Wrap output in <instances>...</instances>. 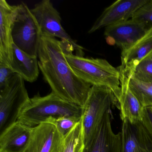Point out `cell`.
<instances>
[{
  "label": "cell",
  "mask_w": 152,
  "mask_h": 152,
  "mask_svg": "<svg viewBox=\"0 0 152 152\" xmlns=\"http://www.w3.org/2000/svg\"><path fill=\"white\" fill-rule=\"evenodd\" d=\"M38 58L40 71L51 91L83 107L92 86L72 70L65 57L61 41L42 35Z\"/></svg>",
  "instance_id": "1"
},
{
  "label": "cell",
  "mask_w": 152,
  "mask_h": 152,
  "mask_svg": "<svg viewBox=\"0 0 152 152\" xmlns=\"http://www.w3.org/2000/svg\"><path fill=\"white\" fill-rule=\"evenodd\" d=\"M62 42L66 59L75 73L91 86L108 87L112 90L117 100L121 93L119 69L103 58H84L73 54V48L70 43Z\"/></svg>",
  "instance_id": "2"
},
{
  "label": "cell",
  "mask_w": 152,
  "mask_h": 152,
  "mask_svg": "<svg viewBox=\"0 0 152 152\" xmlns=\"http://www.w3.org/2000/svg\"><path fill=\"white\" fill-rule=\"evenodd\" d=\"M83 107L63 99L51 91L42 96L39 93L30 99L18 121L31 127L46 122L50 117L62 116L81 119Z\"/></svg>",
  "instance_id": "3"
},
{
  "label": "cell",
  "mask_w": 152,
  "mask_h": 152,
  "mask_svg": "<svg viewBox=\"0 0 152 152\" xmlns=\"http://www.w3.org/2000/svg\"><path fill=\"white\" fill-rule=\"evenodd\" d=\"M112 105L120 109L119 102L111 89L104 86H91L81 117L85 146L94 137L105 113L111 111Z\"/></svg>",
  "instance_id": "4"
},
{
  "label": "cell",
  "mask_w": 152,
  "mask_h": 152,
  "mask_svg": "<svg viewBox=\"0 0 152 152\" xmlns=\"http://www.w3.org/2000/svg\"><path fill=\"white\" fill-rule=\"evenodd\" d=\"M24 80L16 74L0 90V135L17 121L30 99Z\"/></svg>",
  "instance_id": "5"
},
{
  "label": "cell",
  "mask_w": 152,
  "mask_h": 152,
  "mask_svg": "<svg viewBox=\"0 0 152 152\" xmlns=\"http://www.w3.org/2000/svg\"><path fill=\"white\" fill-rule=\"evenodd\" d=\"M18 12L12 30L13 42L19 49L38 57L42 37L39 26L25 3L18 5Z\"/></svg>",
  "instance_id": "6"
},
{
  "label": "cell",
  "mask_w": 152,
  "mask_h": 152,
  "mask_svg": "<svg viewBox=\"0 0 152 152\" xmlns=\"http://www.w3.org/2000/svg\"><path fill=\"white\" fill-rule=\"evenodd\" d=\"M31 12L37 20L42 35L58 38L70 43L75 55L83 57L84 48L73 39L62 26L60 14L50 0H43L34 5Z\"/></svg>",
  "instance_id": "7"
},
{
  "label": "cell",
  "mask_w": 152,
  "mask_h": 152,
  "mask_svg": "<svg viewBox=\"0 0 152 152\" xmlns=\"http://www.w3.org/2000/svg\"><path fill=\"white\" fill-rule=\"evenodd\" d=\"M149 30L145 24L131 18L106 27L104 35L107 44L116 45L122 51L133 46Z\"/></svg>",
  "instance_id": "8"
},
{
  "label": "cell",
  "mask_w": 152,
  "mask_h": 152,
  "mask_svg": "<svg viewBox=\"0 0 152 152\" xmlns=\"http://www.w3.org/2000/svg\"><path fill=\"white\" fill-rule=\"evenodd\" d=\"M148 0H118L107 7L91 27L93 33L102 28L125 22L132 18L135 12Z\"/></svg>",
  "instance_id": "9"
},
{
  "label": "cell",
  "mask_w": 152,
  "mask_h": 152,
  "mask_svg": "<svg viewBox=\"0 0 152 152\" xmlns=\"http://www.w3.org/2000/svg\"><path fill=\"white\" fill-rule=\"evenodd\" d=\"M121 152H152V137L142 121L122 120Z\"/></svg>",
  "instance_id": "10"
},
{
  "label": "cell",
  "mask_w": 152,
  "mask_h": 152,
  "mask_svg": "<svg viewBox=\"0 0 152 152\" xmlns=\"http://www.w3.org/2000/svg\"><path fill=\"white\" fill-rule=\"evenodd\" d=\"M18 5L0 1V61L10 65L13 56L12 30L18 12Z\"/></svg>",
  "instance_id": "11"
},
{
  "label": "cell",
  "mask_w": 152,
  "mask_h": 152,
  "mask_svg": "<svg viewBox=\"0 0 152 152\" xmlns=\"http://www.w3.org/2000/svg\"><path fill=\"white\" fill-rule=\"evenodd\" d=\"M110 115L111 111L105 113L95 136L83 152H121V133L113 131Z\"/></svg>",
  "instance_id": "12"
},
{
  "label": "cell",
  "mask_w": 152,
  "mask_h": 152,
  "mask_svg": "<svg viewBox=\"0 0 152 152\" xmlns=\"http://www.w3.org/2000/svg\"><path fill=\"white\" fill-rule=\"evenodd\" d=\"M63 137L54 124H41L33 128L31 138L23 152H55Z\"/></svg>",
  "instance_id": "13"
},
{
  "label": "cell",
  "mask_w": 152,
  "mask_h": 152,
  "mask_svg": "<svg viewBox=\"0 0 152 152\" xmlns=\"http://www.w3.org/2000/svg\"><path fill=\"white\" fill-rule=\"evenodd\" d=\"M120 73L121 93L118 102L121 119L122 121L127 119L132 123L142 121L145 107L130 89L129 82L131 77L123 72Z\"/></svg>",
  "instance_id": "14"
},
{
  "label": "cell",
  "mask_w": 152,
  "mask_h": 152,
  "mask_svg": "<svg viewBox=\"0 0 152 152\" xmlns=\"http://www.w3.org/2000/svg\"><path fill=\"white\" fill-rule=\"evenodd\" d=\"M152 51V29L138 41L126 50L122 51L120 72L132 77L140 62Z\"/></svg>",
  "instance_id": "15"
},
{
  "label": "cell",
  "mask_w": 152,
  "mask_h": 152,
  "mask_svg": "<svg viewBox=\"0 0 152 152\" xmlns=\"http://www.w3.org/2000/svg\"><path fill=\"white\" fill-rule=\"evenodd\" d=\"M32 130V127L16 122L0 135V152H23Z\"/></svg>",
  "instance_id": "16"
},
{
  "label": "cell",
  "mask_w": 152,
  "mask_h": 152,
  "mask_svg": "<svg viewBox=\"0 0 152 152\" xmlns=\"http://www.w3.org/2000/svg\"><path fill=\"white\" fill-rule=\"evenodd\" d=\"M38 58L28 55L13 44L10 66L16 74L31 83L37 80L39 73Z\"/></svg>",
  "instance_id": "17"
},
{
  "label": "cell",
  "mask_w": 152,
  "mask_h": 152,
  "mask_svg": "<svg viewBox=\"0 0 152 152\" xmlns=\"http://www.w3.org/2000/svg\"><path fill=\"white\" fill-rule=\"evenodd\" d=\"M85 147L84 133L82 120L63 137L55 152H83Z\"/></svg>",
  "instance_id": "18"
},
{
  "label": "cell",
  "mask_w": 152,
  "mask_h": 152,
  "mask_svg": "<svg viewBox=\"0 0 152 152\" xmlns=\"http://www.w3.org/2000/svg\"><path fill=\"white\" fill-rule=\"evenodd\" d=\"M129 87L144 107L152 106V83H145L130 78Z\"/></svg>",
  "instance_id": "19"
},
{
  "label": "cell",
  "mask_w": 152,
  "mask_h": 152,
  "mask_svg": "<svg viewBox=\"0 0 152 152\" xmlns=\"http://www.w3.org/2000/svg\"><path fill=\"white\" fill-rule=\"evenodd\" d=\"M132 78L145 83H152V51L135 68Z\"/></svg>",
  "instance_id": "20"
},
{
  "label": "cell",
  "mask_w": 152,
  "mask_h": 152,
  "mask_svg": "<svg viewBox=\"0 0 152 152\" xmlns=\"http://www.w3.org/2000/svg\"><path fill=\"white\" fill-rule=\"evenodd\" d=\"M81 119L67 116L50 117L46 121V122L54 124L58 130L64 137L72 130Z\"/></svg>",
  "instance_id": "21"
},
{
  "label": "cell",
  "mask_w": 152,
  "mask_h": 152,
  "mask_svg": "<svg viewBox=\"0 0 152 152\" xmlns=\"http://www.w3.org/2000/svg\"><path fill=\"white\" fill-rule=\"evenodd\" d=\"M132 19L143 23L149 30L152 29V0H148L135 12Z\"/></svg>",
  "instance_id": "22"
},
{
  "label": "cell",
  "mask_w": 152,
  "mask_h": 152,
  "mask_svg": "<svg viewBox=\"0 0 152 152\" xmlns=\"http://www.w3.org/2000/svg\"><path fill=\"white\" fill-rule=\"evenodd\" d=\"M15 74L10 65L0 61V90L7 85Z\"/></svg>",
  "instance_id": "23"
},
{
  "label": "cell",
  "mask_w": 152,
  "mask_h": 152,
  "mask_svg": "<svg viewBox=\"0 0 152 152\" xmlns=\"http://www.w3.org/2000/svg\"><path fill=\"white\" fill-rule=\"evenodd\" d=\"M142 122L152 137V106L145 107Z\"/></svg>",
  "instance_id": "24"
},
{
  "label": "cell",
  "mask_w": 152,
  "mask_h": 152,
  "mask_svg": "<svg viewBox=\"0 0 152 152\" xmlns=\"http://www.w3.org/2000/svg\"></svg>",
  "instance_id": "25"
}]
</instances>
